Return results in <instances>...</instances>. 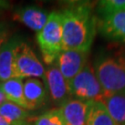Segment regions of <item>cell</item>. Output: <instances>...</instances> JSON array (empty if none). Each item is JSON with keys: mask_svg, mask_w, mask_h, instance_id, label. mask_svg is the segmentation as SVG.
Wrapping results in <instances>:
<instances>
[{"mask_svg": "<svg viewBox=\"0 0 125 125\" xmlns=\"http://www.w3.org/2000/svg\"><path fill=\"white\" fill-rule=\"evenodd\" d=\"M63 50L88 52L96 32V19L86 4H73L61 12Z\"/></svg>", "mask_w": 125, "mask_h": 125, "instance_id": "obj_1", "label": "cell"}, {"mask_svg": "<svg viewBox=\"0 0 125 125\" xmlns=\"http://www.w3.org/2000/svg\"><path fill=\"white\" fill-rule=\"evenodd\" d=\"M94 71L107 94L125 95V44L99 54Z\"/></svg>", "mask_w": 125, "mask_h": 125, "instance_id": "obj_2", "label": "cell"}, {"mask_svg": "<svg viewBox=\"0 0 125 125\" xmlns=\"http://www.w3.org/2000/svg\"><path fill=\"white\" fill-rule=\"evenodd\" d=\"M42 57L47 66L55 63L63 50L61 12H52L44 28L36 34Z\"/></svg>", "mask_w": 125, "mask_h": 125, "instance_id": "obj_3", "label": "cell"}, {"mask_svg": "<svg viewBox=\"0 0 125 125\" xmlns=\"http://www.w3.org/2000/svg\"><path fill=\"white\" fill-rule=\"evenodd\" d=\"M71 94L74 98L88 102H103L108 94L103 89L94 71L86 65L69 83Z\"/></svg>", "mask_w": 125, "mask_h": 125, "instance_id": "obj_4", "label": "cell"}, {"mask_svg": "<svg viewBox=\"0 0 125 125\" xmlns=\"http://www.w3.org/2000/svg\"><path fill=\"white\" fill-rule=\"evenodd\" d=\"M15 72L17 78H44L45 68L31 48L21 42L15 53Z\"/></svg>", "mask_w": 125, "mask_h": 125, "instance_id": "obj_5", "label": "cell"}, {"mask_svg": "<svg viewBox=\"0 0 125 125\" xmlns=\"http://www.w3.org/2000/svg\"><path fill=\"white\" fill-rule=\"evenodd\" d=\"M44 80L46 85L45 89H47L50 98L55 104L61 106L72 98L69 83L55 63L45 69Z\"/></svg>", "mask_w": 125, "mask_h": 125, "instance_id": "obj_6", "label": "cell"}, {"mask_svg": "<svg viewBox=\"0 0 125 125\" xmlns=\"http://www.w3.org/2000/svg\"><path fill=\"white\" fill-rule=\"evenodd\" d=\"M87 52L78 50H62L55 64L58 66L68 83L87 65Z\"/></svg>", "mask_w": 125, "mask_h": 125, "instance_id": "obj_7", "label": "cell"}, {"mask_svg": "<svg viewBox=\"0 0 125 125\" xmlns=\"http://www.w3.org/2000/svg\"><path fill=\"white\" fill-rule=\"evenodd\" d=\"M92 102L71 98L60 106L66 125H86Z\"/></svg>", "mask_w": 125, "mask_h": 125, "instance_id": "obj_8", "label": "cell"}, {"mask_svg": "<svg viewBox=\"0 0 125 125\" xmlns=\"http://www.w3.org/2000/svg\"><path fill=\"white\" fill-rule=\"evenodd\" d=\"M48 16L49 14H47L45 9L31 5L17 9L14 12L13 18L32 31L39 32L45 25Z\"/></svg>", "mask_w": 125, "mask_h": 125, "instance_id": "obj_9", "label": "cell"}, {"mask_svg": "<svg viewBox=\"0 0 125 125\" xmlns=\"http://www.w3.org/2000/svg\"><path fill=\"white\" fill-rule=\"evenodd\" d=\"M21 41L18 37L9 39L0 49V83L17 78L15 72V53Z\"/></svg>", "mask_w": 125, "mask_h": 125, "instance_id": "obj_10", "label": "cell"}, {"mask_svg": "<svg viewBox=\"0 0 125 125\" xmlns=\"http://www.w3.org/2000/svg\"><path fill=\"white\" fill-rule=\"evenodd\" d=\"M98 26L105 37L125 44V10L103 17Z\"/></svg>", "mask_w": 125, "mask_h": 125, "instance_id": "obj_11", "label": "cell"}, {"mask_svg": "<svg viewBox=\"0 0 125 125\" xmlns=\"http://www.w3.org/2000/svg\"><path fill=\"white\" fill-rule=\"evenodd\" d=\"M23 94L28 110L40 108L46 101V89L39 79L28 78L23 83Z\"/></svg>", "mask_w": 125, "mask_h": 125, "instance_id": "obj_12", "label": "cell"}, {"mask_svg": "<svg viewBox=\"0 0 125 125\" xmlns=\"http://www.w3.org/2000/svg\"><path fill=\"white\" fill-rule=\"evenodd\" d=\"M0 90L6 99L28 110L27 103L23 94V79L12 78L0 83Z\"/></svg>", "mask_w": 125, "mask_h": 125, "instance_id": "obj_13", "label": "cell"}, {"mask_svg": "<svg viewBox=\"0 0 125 125\" xmlns=\"http://www.w3.org/2000/svg\"><path fill=\"white\" fill-rule=\"evenodd\" d=\"M0 115L12 125H31L30 112L8 100L0 106Z\"/></svg>", "mask_w": 125, "mask_h": 125, "instance_id": "obj_14", "label": "cell"}, {"mask_svg": "<svg viewBox=\"0 0 125 125\" xmlns=\"http://www.w3.org/2000/svg\"><path fill=\"white\" fill-rule=\"evenodd\" d=\"M103 104L117 125H125V95L108 94Z\"/></svg>", "mask_w": 125, "mask_h": 125, "instance_id": "obj_15", "label": "cell"}, {"mask_svg": "<svg viewBox=\"0 0 125 125\" xmlns=\"http://www.w3.org/2000/svg\"><path fill=\"white\" fill-rule=\"evenodd\" d=\"M86 125H117L103 102H92Z\"/></svg>", "mask_w": 125, "mask_h": 125, "instance_id": "obj_16", "label": "cell"}, {"mask_svg": "<svg viewBox=\"0 0 125 125\" xmlns=\"http://www.w3.org/2000/svg\"><path fill=\"white\" fill-rule=\"evenodd\" d=\"M31 125H66L60 108H52L34 119Z\"/></svg>", "mask_w": 125, "mask_h": 125, "instance_id": "obj_17", "label": "cell"}, {"mask_svg": "<svg viewBox=\"0 0 125 125\" xmlns=\"http://www.w3.org/2000/svg\"><path fill=\"white\" fill-rule=\"evenodd\" d=\"M125 10V0H104L98 3L97 11L104 17Z\"/></svg>", "mask_w": 125, "mask_h": 125, "instance_id": "obj_18", "label": "cell"}, {"mask_svg": "<svg viewBox=\"0 0 125 125\" xmlns=\"http://www.w3.org/2000/svg\"><path fill=\"white\" fill-rule=\"evenodd\" d=\"M9 31L8 25L3 22H0V49L2 45L9 40Z\"/></svg>", "mask_w": 125, "mask_h": 125, "instance_id": "obj_19", "label": "cell"}, {"mask_svg": "<svg viewBox=\"0 0 125 125\" xmlns=\"http://www.w3.org/2000/svg\"><path fill=\"white\" fill-rule=\"evenodd\" d=\"M0 125H12L9 121H8L5 118L0 115Z\"/></svg>", "mask_w": 125, "mask_h": 125, "instance_id": "obj_20", "label": "cell"}, {"mask_svg": "<svg viewBox=\"0 0 125 125\" xmlns=\"http://www.w3.org/2000/svg\"><path fill=\"white\" fill-rule=\"evenodd\" d=\"M7 101V99H6V97H5L4 94L2 93V91L0 90V106L3 104V103H5Z\"/></svg>", "mask_w": 125, "mask_h": 125, "instance_id": "obj_21", "label": "cell"}]
</instances>
